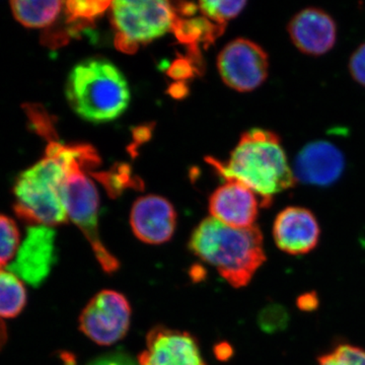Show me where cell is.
<instances>
[{"label": "cell", "instance_id": "6da1fadb", "mask_svg": "<svg viewBox=\"0 0 365 365\" xmlns=\"http://www.w3.org/2000/svg\"><path fill=\"white\" fill-rule=\"evenodd\" d=\"M227 181L241 182L267 207L273 196L292 188L295 180L279 136L272 131L252 129L242 134L227 163L209 160Z\"/></svg>", "mask_w": 365, "mask_h": 365}, {"label": "cell", "instance_id": "7a4b0ae2", "mask_svg": "<svg viewBox=\"0 0 365 365\" xmlns=\"http://www.w3.org/2000/svg\"><path fill=\"white\" fill-rule=\"evenodd\" d=\"M189 249L235 288L247 287L266 261L260 228L228 227L213 217L195 228Z\"/></svg>", "mask_w": 365, "mask_h": 365}, {"label": "cell", "instance_id": "3957f363", "mask_svg": "<svg viewBox=\"0 0 365 365\" xmlns=\"http://www.w3.org/2000/svg\"><path fill=\"white\" fill-rule=\"evenodd\" d=\"M66 91L73 111L91 123L114 121L130 102V88L124 74L105 58L83 60L74 66Z\"/></svg>", "mask_w": 365, "mask_h": 365}, {"label": "cell", "instance_id": "277c9868", "mask_svg": "<svg viewBox=\"0 0 365 365\" xmlns=\"http://www.w3.org/2000/svg\"><path fill=\"white\" fill-rule=\"evenodd\" d=\"M61 145L58 141H49L46 157L16 179L14 210L24 222L52 227L68 220L61 198L67 173Z\"/></svg>", "mask_w": 365, "mask_h": 365}, {"label": "cell", "instance_id": "5b68a950", "mask_svg": "<svg viewBox=\"0 0 365 365\" xmlns=\"http://www.w3.org/2000/svg\"><path fill=\"white\" fill-rule=\"evenodd\" d=\"M64 158L67 167L61 187V198L67 217L81 230L90 242L96 259L106 273L116 272L119 261L103 244L98 234V194L86 170L96 167L98 155L91 146L66 145Z\"/></svg>", "mask_w": 365, "mask_h": 365}, {"label": "cell", "instance_id": "8992f818", "mask_svg": "<svg viewBox=\"0 0 365 365\" xmlns=\"http://www.w3.org/2000/svg\"><path fill=\"white\" fill-rule=\"evenodd\" d=\"M115 44L125 53L173 31L177 20L175 7L165 0H117L111 6Z\"/></svg>", "mask_w": 365, "mask_h": 365}, {"label": "cell", "instance_id": "52a82bcc", "mask_svg": "<svg viewBox=\"0 0 365 365\" xmlns=\"http://www.w3.org/2000/svg\"><path fill=\"white\" fill-rule=\"evenodd\" d=\"M130 319L128 299L115 290H102L81 312L79 330L97 344L110 346L123 339Z\"/></svg>", "mask_w": 365, "mask_h": 365}, {"label": "cell", "instance_id": "ba28073f", "mask_svg": "<svg viewBox=\"0 0 365 365\" xmlns=\"http://www.w3.org/2000/svg\"><path fill=\"white\" fill-rule=\"evenodd\" d=\"M217 67L225 85L247 93L258 88L267 79L269 57L253 41L239 38L228 43L218 55Z\"/></svg>", "mask_w": 365, "mask_h": 365}, {"label": "cell", "instance_id": "9c48e42d", "mask_svg": "<svg viewBox=\"0 0 365 365\" xmlns=\"http://www.w3.org/2000/svg\"><path fill=\"white\" fill-rule=\"evenodd\" d=\"M57 263L56 232L45 225H31L26 230L9 270L23 282L39 287Z\"/></svg>", "mask_w": 365, "mask_h": 365}, {"label": "cell", "instance_id": "30bf717a", "mask_svg": "<svg viewBox=\"0 0 365 365\" xmlns=\"http://www.w3.org/2000/svg\"><path fill=\"white\" fill-rule=\"evenodd\" d=\"M140 365H206L197 341L187 332L155 327L146 337Z\"/></svg>", "mask_w": 365, "mask_h": 365}, {"label": "cell", "instance_id": "8fae6325", "mask_svg": "<svg viewBox=\"0 0 365 365\" xmlns=\"http://www.w3.org/2000/svg\"><path fill=\"white\" fill-rule=\"evenodd\" d=\"M344 169L342 151L329 141L318 140L302 148L292 170L297 181L311 186L328 187L340 179Z\"/></svg>", "mask_w": 365, "mask_h": 365}, {"label": "cell", "instance_id": "7c38bea8", "mask_svg": "<svg viewBox=\"0 0 365 365\" xmlns=\"http://www.w3.org/2000/svg\"><path fill=\"white\" fill-rule=\"evenodd\" d=\"M287 32L300 52L314 57L332 50L337 40L335 21L317 7H307L295 14L288 23Z\"/></svg>", "mask_w": 365, "mask_h": 365}, {"label": "cell", "instance_id": "4fadbf2b", "mask_svg": "<svg viewBox=\"0 0 365 365\" xmlns=\"http://www.w3.org/2000/svg\"><path fill=\"white\" fill-rule=\"evenodd\" d=\"M321 228L309 209L289 206L281 210L273 225L276 246L289 255H304L318 246Z\"/></svg>", "mask_w": 365, "mask_h": 365}, {"label": "cell", "instance_id": "5bb4252c", "mask_svg": "<svg viewBox=\"0 0 365 365\" xmlns=\"http://www.w3.org/2000/svg\"><path fill=\"white\" fill-rule=\"evenodd\" d=\"M130 225L134 235L141 242L165 244L172 239L176 230V210L163 197H140L132 206Z\"/></svg>", "mask_w": 365, "mask_h": 365}, {"label": "cell", "instance_id": "9a60e30c", "mask_svg": "<svg viewBox=\"0 0 365 365\" xmlns=\"http://www.w3.org/2000/svg\"><path fill=\"white\" fill-rule=\"evenodd\" d=\"M259 205L262 206L259 197L248 187L235 181H227L209 199L211 217L235 228L255 227Z\"/></svg>", "mask_w": 365, "mask_h": 365}, {"label": "cell", "instance_id": "2e32d148", "mask_svg": "<svg viewBox=\"0 0 365 365\" xmlns=\"http://www.w3.org/2000/svg\"><path fill=\"white\" fill-rule=\"evenodd\" d=\"M64 2L62 1H16L11 2L16 20L26 28H47L58 18Z\"/></svg>", "mask_w": 365, "mask_h": 365}, {"label": "cell", "instance_id": "e0dca14e", "mask_svg": "<svg viewBox=\"0 0 365 365\" xmlns=\"http://www.w3.org/2000/svg\"><path fill=\"white\" fill-rule=\"evenodd\" d=\"M28 302L23 281L11 271L0 268V319L20 316Z\"/></svg>", "mask_w": 365, "mask_h": 365}, {"label": "cell", "instance_id": "ac0fdd59", "mask_svg": "<svg viewBox=\"0 0 365 365\" xmlns=\"http://www.w3.org/2000/svg\"><path fill=\"white\" fill-rule=\"evenodd\" d=\"M225 30V26L217 25L206 18L181 20L178 19L175 23L173 32L176 34L181 42L195 45L197 42L213 41Z\"/></svg>", "mask_w": 365, "mask_h": 365}, {"label": "cell", "instance_id": "d6986e66", "mask_svg": "<svg viewBox=\"0 0 365 365\" xmlns=\"http://www.w3.org/2000/svg\"><path fill=\"white\" fill-rule=\"evenodd\" d=\"M67 23H93L112 6V1L71 0L64 2Z\"/></svg>", "mask_w": 365, "mask_h": 365}, {"label": "cell", "instance_id": "ffe728a7", "mask_svg": "<svg viewBox=\"0 0 365 365\" xmlns=\"http://www.w3.org/2000/svg\"><path fill=\"white\" fill-rule=\"evenodd\" d=\"M21 246V234L13 218L0 215V268L13 262Z\"/></svg>", "mask_w": 365, "mask_h": 365}, {"label": "cell", "instance_id": "44dd1931", "mask_svg": "<svg viewBox=\"0 0 365 365\" xmlns=\"http://www.w3.org/2000/svg\"><path fill=\"white\" fill-rule=\"evenodd\" d=\"M246 4V1L209 0V1L199 2L198 6L204 18L208 19L209 21L217 25L225 26L228 21L241 14Z\"/></svg>", "mask_w": 365, "mask_h": 365}, {"label": "cell", "instance_id": "7402d4cb", "mask_svg": "<svg viewBox=\"0 0 365 365\" xmlns=\"http://www.w3.org/2000/svg\"><path fill=\"white\" fill-rule=\"evenodd\" d=\"M289 322L290 314L287 307L275 302L264 307L258 316V325L266 334L283 332L287 330Z\"/></svg>", "mask_w": 365, "mask_h": 365}, {"label": "cell", "instance_id": "603a6c76", "mask_svg": "<svg viewBox=\"0 0 365 365\" xmlns=\"http://www.w3.org/2000/svg\"><path fill=\"white\" fill-rule=\"evenodd\" d=\"M319 365H365V350L351 344H340L322 355Z\"/></svg>", "mask_w": 365, "mask_h": 365}, {"label": "cell", "instance_id": "cb8c5ba5", "mask_svg": "<svg viewBox=\"0 0 365 365\" xmlns=\"http://www.w3.org/2000/svg\"><path fill=\"white\" fill-rule=\"evenodd\" d=\"M349 72L357 83L365 86V43L352 53L349 60Z\"/></svg>", "mask_w": 365, "mask_h": 365}, {"label": "cell", "instance_id": "d4e9b609", "mask_svg": "<svg viewBox=\"0 0 365 365\" xmlns=\"http://www.w3.org/2000/svg\"><path fill=\"white\" fill-rule=\"evenodd\" d=\"M88 365H140L125 353L115 352L93 359Z\"/></svg>", "mask_w": 365, "mask_h": 365}, {"label": "cell", "instance_id": "484cf974", "mask_svg": "<svg viewBox=\"0 0 365 365\" xmlns=\"http://www.w3.org/2000/svg\"><path fill=\"white\" fill-rule=\"evenodd\" d=\"M297 304L302 311L313 312L319 307L318 295L316 292H309V294L300 295L297 299Z\"/></svg>", "mask_w": 365, "mask_h": 365}, {"label": "cell", "instance_id": "4316f807", "mask_svg": "<svg viewBox=\"0 0 365 365\" xmlns=\"http://www.w3.org/2000/svg\"><path fill=\"white\" fill-rule=\"evenodd\" d=\"M7 340H9V331H7L4 322L0 319V351L4 349V346H6L7 343Z\"/></svg>", "mask_w": 365, "mask_h": 365}]
</instances>
